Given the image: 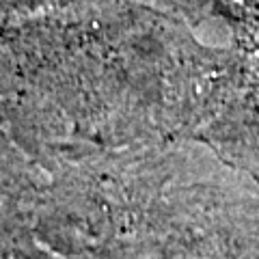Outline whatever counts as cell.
I'll return each mask as SVG.
<instances>
[{"label": "cell", "mask_w": 259, "mask_h": 259, "mask_svg": "<svg viewBox=\"0 0 259 259\" xmlns=\"http://www.w3.org/2000/svg\"><path fill=\"white\" fill-rule=\"evenodd\" d=\"M231 15L246 22H259V0H221Z\"/></svg>", "instance_id": "obj_1"}]
</instances>
